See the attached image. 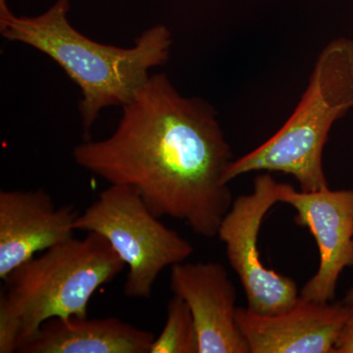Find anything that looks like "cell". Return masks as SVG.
Here are the masks:
<instances>
[{
  "label": "cell",
  "instance_id": "1",
  "mask_svg": "<svg viewBox=\"0 0 353 353\" xmlns=\"http://www.w3.org/2000/svg\"><path fill=\"white\" fill-rule=\"evenodd\" d=\"M74 160L110 185H129L157 217L214 238L234 199L227 172L231 146L214 109L181 94L164 74L150 75L123 106L115 131L85 139Z\"/></svg>",
  "mask_w": 353,
  "mask_h": 353
},
{
  "label": "cell",
  "instance_id": "2",
  "mask_svg": "<svg viewBox=\"0 0 353 353\" xmlns=\"http://www.w3.org/2000/svg\"><path fill=\"white\" fill-rule=\"evenodd\" d=\"M69 0H57L34 17L15 15L0 0V34L25 43L57 62L82 92L80 112L85 139L103 109L124 106L150 78V71L166 63L172 34L165 26L146 30L132 48L103 44L77 31L68 19Z\"/></svg>",
  "mask_w": 353,
  "mask_h": 353
},
{
  "label": "cell",
  "instance_id": "3",
  "mask_svg": "<svg viewBox=\"0 0 353 353\" xmlns=\"http://www.w3.org/2000/svg\"><path fill=\"white\" fill-rule=\"evenodd\" d=\"M126 264L101 234L71 238L36 255L4 280L0 296V353L20 345L52 318L88 316L99 288Z\"/></svg>",
  "mask_w": 353,
  "mask_h": 353
},
{
  "label": "cell",
  "instance_id": "4",
  "mask_svg": "<svg viewBox=\"0 0 353 353\" xmlns=\"http://www.w3.org/2000/svg\"><path fill=\"white\" fill-rule=\"evenodd\" d=\"M353 110V41L334 39L316 60L296 108L270 139L234 159L228 183L252 172L292 176L303 192L329 187L323 150L336 121Z\"/></svg>",
  "mask_w": 353,
  "mask_h": 353
},
{
  "label": "cell",
  "instance_id": "5",
  "mask_svg": "<svg viewBox=\"0 0 353 353\" xmlns=\"http://www.w3.org/2000/svg\"><path fill=\"white\" fill-rule=\"evenodd\" d=\"M159 219L131 187L110 185L79 214L75 230L103 236L129 268L124 294L148 299L160 274L194 252L189 241Z\"/></svg>",
  "mask_w": 353,
  "mask_h": 353
},
{
  "label": "cell",
  "instance_id": "6",
  "mask_svg": "<svg viewBox=\"0 0 353 353\" xmlns=\"http://www.w3.org/2000/svg\"><path fill=\"white\" fill-rule=\"evenodd\" d=\"M278 189L279 182L270 173L260 174L250 194L234 199L217 233L245 290L246 307L259 314L288 310L301 292L294 279L267 268L260 259V229L267 213L279 202Z\"/></svg>",
  "mask_w": 353,
  "mask_h": 353
},
{
  "label": "cell",
  "instance_id": "7",
  "mask_svg": "<svg viewBox=\"0 0 353 353\" xmlns=\"http://www.w3.org/2000/svg\"><path fill=\"white\" fill-rule=\"evenodd\" d=\"M278 201L294 208V222L307 228L319 252L317 271L299 296L316 303H332L341 273L353 266V190L327 187L303 192L279 183Z\"/></svg>",
  "mask_w": 353,
  "mask_h": 353
},
{
  "label": "cell",
  "instance_id": "8",
  "mask_svg": "<svg viewBox=\"0 0 353 353\" xmlns=\"http://www.w3.org/2000/svg\"><path fill=\"white\" fill-rule=\"evenodd\" d=\"M170 287L192 312L199 353H250L236 321V290L222 264L174 265Z\"/></svg>",
  "mask_w": 353,
  "mask_h": 353
},
{
  "label": "cell",
  "instance_id": "9",
  "mask_svg": "<svg viewBox=\"0 0 353 353\" xmlns=\"http://www.w3.org/2000/svg\"><path fill=\"white\" fill-rule=\"evenodd\" d=\"M350 310L343 303H319L299 296L277 314L238 307L236 321L250 353H334Z\"/></svg>",
  "mask_w": 353,
  "mask_h": 353
},
{
  "label": "cell",
  "instance_id": "10",
  "mask_svg": "<svg viewBox=\"0 0 353 353\" xmlns=\"http://www.w3.org/2000/svg\"><path fill=\"white\" fill-rule=\"evenodd\" d=\"M79 213L41 190L0 192V279L38 253L73 238Z\"/></svg>",
  "mask_w": 353,
  "mask_h": 353
},
{
  "label": "cell",
  "instance_id": "11",
  "mask_svg": "<svg viewBox=\"0 0 353 353\" xmlns=\"http://www.w3.org/2000/svg\"><path fill=\"white\" fill-rule=\"evenodd\" d=\"M155 336L116 317L71 316L44 322L21 353H150Z\"/></svg>",
  "mask_w": 353,
  "mask_h": 353
},
{
  "label": "cell",
  "instance_id": "12",
  "mask_svg": "<svg viewBox=\"0 0 353 353\" xmlns=\"http://www.w3.org/2000/svg\"><path fill=\"white\" fill-rule=\"evenodd\" d=\"M150 353H199L194 318L181 297L174 296L167 303L164 328L155 336Z\"/></svg>",
  "mask_w": 353,
  "mask_h": 353
},
{
  "label": "cell",
  "instance_id": "13",
  "mask_svg": "<svg viewBox=\"0 0 353 353\" xmlns=\"http://www.w3.org/2000/svg\"><path fill=\"white\" fill-rule=\"evenodd\" d=\"M334 345V353H353V307Z\"/></svg>",
  "mask_w": 353,
  "mask_h": 353
},
{
  "label": "cell",
  "instance_id": "14",
  "mask_svg": "<svg viewBox=\"0 0 353 353\" xmlns=\"http://www.w3.org/2000/svg\"><path fill=\"white\" fill-rule=\"evenodd\" d=\"M343 303L347 304L350 307H353V285L347 290Z\"/></svg>",
  "mask_w": 353,
  "mask_h": 353
}]
</instances>
